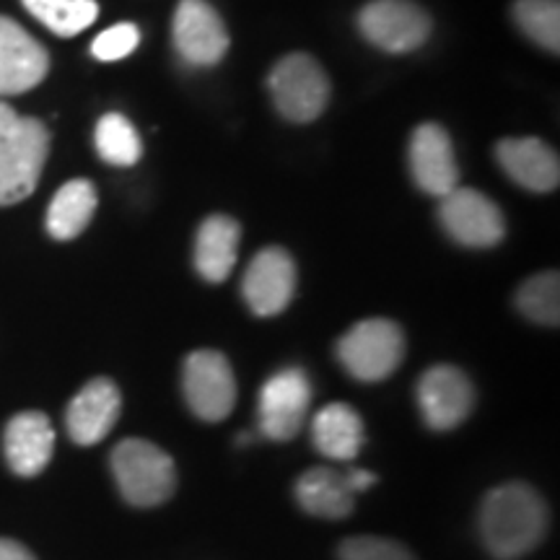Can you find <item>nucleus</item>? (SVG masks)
Segmentation results:
<instances>
[{
	"mask_svg": "<svg viewBox=\"0 0 560 560\" xmlns=\"http://www.w3.org/2000/svg\"><path fill=\"white\" fill-rule=\"evenodd\" d=\"M94 143L100 156L107 161V164L115 166L138 164L140 153H143V143H140L138 130L132 128L128 117L117 115V112L102 117L100 125H96Z\"/></svg>",
	"mask_w": 560,
	"mask_h": 560,
	"instance_id": "nucleus-23",
	"label": "nucleus"
},
{
	"mask_svg": "<svg viewBox=\"0 0 560 560\" xmlns=\"http://www.w3.org/2000/svg\"><path fill=\"white\" fill-rule=\"evenodd\" d=\"M312 441L325 457L350 462L363 450V420L346 402H332L322 408L312 420Z\"/></svg>",
	"mask_w": 560,
	"mask_h": 560,
	"instance_id": "nucleus-19",
	"label": "nucleus"
},
{
	"mask_svg": "<svg viewBox=\"0 0 560 560\" xmlns=\"http://www.w3.org/2000/svg\"><path fill=\"white\" fill-rule=\"evenodd\" d=\"M50 153V132L0 102V206H16L37 187Z\"/></svg>",
	"mask_w": 560,
	"mask_h": 560,
	"instance_id": "nucleus-2",
	"label": "nucleus"
},
{
	"mask_svg": "<svg viewBox=\"0 0 560 560\" xmlns=\"http://www.w3.org/2000/svg\"><path fill=\"white\" fill-rule=\"evenodd\" d=\"M548 503L524 482H506L482 499L480 537L499 560H516L535 550L548 532Z\"/></svg>",
	"mask_w": 560,
	"mask_h": 560,
	"instance_id": "nucleus-1",
	"label": "nucleus"
},
{
	"mask_svg": "<svg viewBox=\"0 0 560 560\" xmlns=\"http://www.w3.org/2000/svg\"><path fill=\"white\" fill-rule=\"evenodd\" d=\"M310 402V376L301 369H280L260 389V431L270 441H291L304 425Z\"/></svg>",
	"mask_w": 560,
	"mask_h": 560,
	"instance_id": "nucleus-8",
	"label": "nucleus"
},
{
	"mask_svg": "<svg viewBox=\"0 0 560 560\" xmlns=\"http://www.w3.org/2000/svg\"><path fill=\"white\" fill-rule=\"evenodd\" d=\"M340 560H418L412 552L389 537H348L340 545Z\"/></svg>",
	"mask_w": 560,
	"mask_h": 560,
	"instance_id": "nucleus-26",
	"label": "nucleus"
},
{
	"mask_svg": "<svg viewBox=\"0 0 560 560\" xmlns=\"http://www.w3.org/2000/svg\"><path fill=\"white\" fill-rule=\"evenodd\" d=\"M475 405L472 382L457 366H433L418 380V408L433 431H452L470 418Z\"/></svg>",
	"mask_w": 560,
	"mask_h": 560,
	"instance_id": "nucleus-10",
	"label": "nucleus"
},
{
	"mask_svg": "<svg viewBox=\"0 0 560 560\" xmlns=\"http://www.w3.org/2000/svg\"><path fill=\"white\" fill-rule=\"evenodd\" d=\"M96 213V190L89 179L66 182L47 208V231L52 240L70 242L89 226Z\"/></svg>",
	"mask_w": 560,
	"mask_h": 560,
	"instance_id": "nucleus-21",
	"label": "nucleus"
},
{
	"mask_svg": "<svg viewBox=\"0 0 560 560\" xmlns=\"http://www.w3.org/2000/svg\"><path fill=\"white\" fill-rule=\"evenodd\" d=\"M503 172L532 192H550L560 182L558 153L537 138H506L495 149Z\"/></svg>",
	"mask_w": 560,
	"mask_h": 560,
	"instance_id": "nucleus-17",
	"label": "nucleus"
},
{
	"mask_svg": "<svg viewBox=\"0 0 560 560\" xmlns=\"http://www.w3.org/2000/svg\"><path fill=\"white\" fill-rule=\"evenodd\" d=\"M174 47L192 66H215L229 50V32L206 0H182L174 13Z\"/></svg>",
	"mask_w": 560,
	"mask_h": 560,
	"instance_id": "nucleus-12",
	"label": "nucleus"
},
{
	"mask_svg": "<svg viewBox=\"0 0 560 560\" xmlns=\"http://www.w3.org/2000/svg\"><path fill=\"white\" fill-rule=\"evenodd\" d=\"M50 55L24 26L0 16V96L24 94L45 81Z\"/></svg>",
	"mask_w": 560,
	"mask_h": 560,
	"instance_id": "nucleus-13",
	"label": "nucleus"
},
{
	"mask_svg": "<svg viewBox=\"0 0 560 560\" xmlns=\"http://www.w3.org/2000/svg\"><path fill=\"white\" fill-rule=\"evenodd\" d=\"M122 410L117 384L107 376H96L73 397L66 410L68 436L81 446H94L109 436Z\"/></svg>",
	"mask_w": 560,
	"mask_h": 560,
	"instance_id": "nucleus-14",
	"label": "nucleus"
},
{
	"mask_svg": "<svg viewBox=\"0 0 560 560\" xmlns=\"http://www.w3.org/2000/svg\"><path fill=\"white\" fill-rule=\"evenodd\" d=\"M242 226L229 215H210L195 240V268L208 283H223L236 265Z\"/></svg>",
	"mask_w": 560,
	"mask_h": 560,
	"instance_id": "nucleus-18",
	"label": "nucleus"
},
{
	"mask_svg": "<svg viewBox=\"0 0 560 560\" xmlns=\"http://www.w3.org/2000/svg\"><path fill=\"white\" fill-rule=\"evenodd\" d=\"M439 219L446 234L465 247H495L506 234V221L493 200L470 187H457L441 198Z\"/></svg>",
	"mask_w": 560,
	"mask_h": 560,
	"instance_id": "nucleus-7",
	"label": "nucleus"
},
{
	"mask_svg": "<svg viewBox=\"0 0 560 560\" xmlns=\"http://www.w3.org/2000/svg\"><path fill=\"white\" fill-rule=\"evenodd\" d=\"M516 306L537 325L558 327L560 322V276L556 270L529 278L516 293Z\"/></svg>",
	"mask_w": 560,
	"mask_h": 560,
	"instance_id": "nucleus-24",
	"label": "nucleus"
},
{
	"mask_svg": "<svg viewBox=\"0 0 560 560\" xmlns=\"http://www.w3.org/2000/svg\"><path fill=\"white\" fill-rule=\"evenodd\" d=\"M410 170L423 192L444 198L459 187V166L454 159L452 140L439 125L425 122L412 132Z\"/></svg>",
	"mask_w": 560,
	"mask_h": 560,
	"instance_id": "nucleus-15",
	"label": "nucleus"
},
{
	"mask_svg": "<svg viewBox=\"0 0 560 560\" xmlns=\"http://www.w3.org/2000/svg\"><path fill=\"white\" fill-rule=\"evenodd\" d=\"M0 560H37L24 545L9 537H0Z\"/></svg>",
	"mask_w": 560,
	"mask_h": 560,
	"instance_id": "nucleus-28",
	"label": "nucleus"
},
{
	"mask_svg": "<svg viewBox=\"0 0 560 560\" xmlns=\"http://www.w3.org/2000/svg\"><path fill=\"white\" fill-rule=\"evenodd\" d=\"M140 45V30L136 24H117L112 30L102 32L100 37L94 39L91 45V55L102 62H115L128 58L130 52H136V47Z\"/></svg>",
	"mask_w": 560,
	"mask_h": 560,
	"instance_id": "nucleus-27",
	"label": "nucleus"
},
{
	"mask_svg": "<svg viewBox=\"0 0 560 560\" xmlns=\"http://www.w3.org/2000/svg\"><path fill=\"white\" fill-rule=\"evenodd\" d=\"M270 94L285 120L312 122L330 102V81L317 60L296 52L272 68Z\"/></svg>",
	"mask_w": 560,
	"mask_h": 560,
	"instance_id": "nucleus-5",
	"label": "nucleus"
},
{
	"mask_svg": "<svg viewBox=\"0 0 560 560\" xmlns=\"http://www.w3.org/2000/svg\"><path fill=\"white\" fill-rule=\"evenodd\" d=\"M359 26L371 45L387 52H410L431 34V19L410 0H374L361 11Z\"/></svg>",
	"mask_w": 560,
	"mask_h": 560,
	"instance_id": "nucleus-9",
	"label": "nucleus"
},
{
	"mask_svg": "<svg viewBox=\"0 0 560 560\" xmlns=\"http://www.w3.org/2000/svg\"><path fill=\"white\" fill-rule=\"evenodd\" d=\"M346 480H348V486H350V490H353V493H361V490L374 486L376 475L369 472V470H348Z\"/></svg>",
	"mask_w": 560,
	"mask_h": 560,
	"instance_id": "nucleus-29",
	"label": "nucleus"
},
{
	"mask_svg": "<svg viewBox=\"0 0 560 560\" xmlns=\"http://www.w3.org/2000/svg\"><path fill=\"white\" fill-rule=\"evenodd\" d=\"M296 501L306 514L319 516V520H346L353 511L355 493L342 472H335L330 467H314L296 480Z\"/></svg>",
	"mask_w": 560,
	"mask_h": 560,
	"instance_id": "nucleus-20",
	"label": "nucleus"
},
{
	"mask_svg": "<svg viewBox=\"0 0 560 560\" xmlns=\"http://www.w3.org/2000/svg\"><path fill=\"white\" fill-rule=\"evenodd\" d=\"M514 19L532 42L550 52H560V3L558 0H516Z\"/></svg>",
	"mask_w": 560,
	"mask_h": 560,
	"instance_id": "nucleus-25",
	"label": "nucleus"
},
{
	"mask_svg": "<svg viewBox=\"0 0 560 560\" xmlns=\"http://www.w3.org/2000/svg\"><path fill=\"white\" fill-rule=\"evenodd\" d=\"M112 472L130 506L151 509L170 501L177 490V467L153 441L125 439L112 452Z\"/></svg>",
	"mask_w": 560,
	"mask_h": 560,
	"instance_id": "nucleus-3",
	"label": "nucleus"
},
{
	"mask_svg": "<svg viewBox=\"0 0 560 560\" xmlns=\"http://www.w3.org/2000/svg\"><path fill=\"white\" fill-rule=\"evenodd\" d=\"M21 3L58 37H75L100 16L96 0H21Z\"/></svg>",
	"mask_w": 560,
	"mask_h": 560,
	"instance_id": "nucleus-22",
	"label": "nucleus"
},
{
	"mask_svg": "<svg viewBox=\"0 0 560 560\" xmlns=\"http://www.w3.org/2000/svg\"><path fill=\"white\" fill-rule=\"evenodd\" d=\"M182 389L200 420L219 423L236 405V380L229 359L219 350H195L182 369Z\"/></svg>",
	"mask_w": 560,
	"mask_h": 560,
	"instance_id": "nucleus-6",
	"label": "nucleus"
},
{
	"mask_svg": "<svg viewBox=\"0 0 560 560\" xmlns=\"http://www.w3.org/2000/svg\"><path fill=\"white\" fill-rule=\"evenodd\" d=\"M5 462L19 478H37L50 465L55 452V431L50 418L39 410L19 412L3 433Z\"/></svg>",
	"mask_w": 560,
	"mask_h": 560,
	"instance_id": "nucleus-16",
	"label": "nucleus"
},
{
	"mask_svg": "<svg viewBox=\"0 0 560 560\" xmlns=\"http://www.w3.org/2000/svg\"><path fill=\"white\" fill-rule=\"evenodd\" d=\"M244 301L257 317H276L296 293V265L280 247H268L249 262L242 283Z\"/></svg>",
	"mask_w": 560,
	"mask_h": 560,
	"instance_id": "nucleus-11",
	"label": "nucleus"
},
{
	"mask_svg": "<svg viewBox=\"0 0 560 560\" xmlns=\"http://www.w3.org/2000/svg\"><path fill=\"white\" fill-rule=\"evenodd\" d=\"M338 359L353 380L382 382L400 369L405 335L392 319H363L342 335Z\"/></svg>",
	"mask_w": 560,
	"mask_h": 560,
	"instance_id": "nucleus-4",
	"label": "nucleus"
}]
</instances>
